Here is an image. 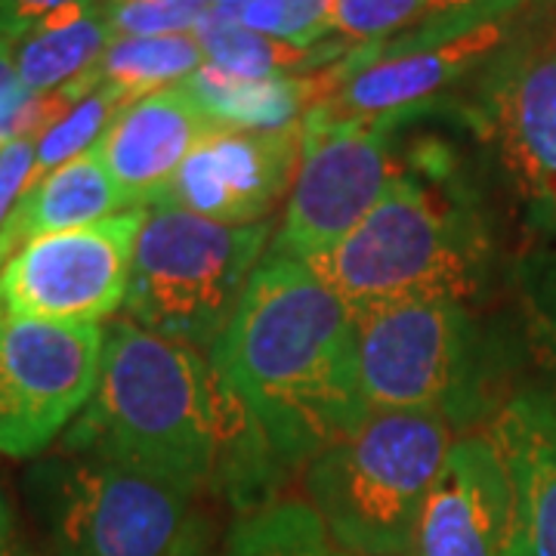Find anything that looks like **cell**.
I'll list each match as a JSON object with an SVG mask.
<instances>
[{
  "instance_id": "6da1fadb",
  "label": "cell",
  "mask_w": 556,
  "mask_h": 556,
  "mask_svg": "<svg viewBox=\"0 0 556 556\" xmlns=\"http://www.w3.org/2000/svg\"><path fill=\"white\" fill-rule=\"evenodd\" d=\"M62 452L124 464L195 497L217 492L241 514L273 501L281 460L211 356L130 318L105 328L97 390Z\"/></svg>"
},
{
  "instance_id": "7a4b0ae2",
  "label": "cell",
  "mask_w": 556,
  "mask_h": 556,
  "mask_svg": "<svg viewBox=\"0 0 556 556\" xmlns=\"http://www.w3.org/2000/svg\"><path fill=\"white\" fill-rule=\"evenodd\" d=\"M211 362L281 467L309 464L371 415L356 318L306 263L276 251L260 260Z\"/></svg>"
},
{
  "instance_id": "3957f363",
  "label": "cell",
  "mask_w": 556,
  "mask_h": 556,
  "mask_svg": "<svg viewBox=\"0 0 556 556\" xmlns=\"http://www.w3.org/2000/svg\"><path fill=\"white\" fill-rule=\"evenodd\" d=\"M492 260L477 201L445 177L399 174L375 211L306 266L362 318L405 303L470 306L492 278Z\"/></svg>"
},
{
  "instance_id": "277c9868",
  "label": "cell",
  "mask_w": 556,
  "mask_h": 556,
  "mask_svg": "<svg viewBox=\"0 0 556 556\" xmlns=\"http://www.w3.org/2000/svg\"><path fill=\"white\" fill-rule=\"evenodd\" d=\"M455 430L420 412H371L306 464V495L340 547L408 556Z\"/></svg>"
},
{
  "instance_id": "5b68a950",
  "label": "cell",
  "mask_w": 556,
  "mask_h": 556,
  "mask_svg": "<svg viewBox=\"0 0 556 556\" xmlns=\"http://www.w3.org/2000/svg\"><path fill=\"white\" fill-rule=\"evenodd\" d=\"M269 219L226 226L177 207H149L124 300L127 318L211 356L269 254Z\"/></svg>"
},
{
  "instance_id": "8992f818",
  "label": "cell",
  "mask_w": 556,
  "mask_h": 556,
  "mask_svg": "<svg viewBox=\"0 0 556 556\" xmlns=\"http://www.w3.org/2000/svg\"><path fill=\"white\" fill-rule=\"evenodd\" d=\"M371 412H420L452 430L492 405V346L464 303H405L356 318Z\"/></svg>"
},
{
  "instance_id": "52a82bcc",
  "label": "cell",
  "mask_w": 556,
  "mask_h": 556,
  "mask_svg": "<svg viewBox=\"0 0 556 556\" xmlns=\"http://www.w3.org/2000/svg\"><path fill=\"white\" fill-rule=\"evenodd\" d=\"M28 492L53 556H167L192 495L93 455L40 460Z\"/></svg>"
},
{
  "instance_id": "ba28073f",
  "label": "cell",
  "mask_w": 556,
  "mask_h": 556,
  "mask_svg": "<svg viewBox=\"0 0 556 556\" xmlns=\"http://www.w3.org/2000/svg\"><path fill=\"white\" fill-rule=\"evenodd\" d=\"M470 124L492 152L522 226L556 241V40L532 31L501 43L477 72Z\"/></svg>"
},
{
  "instance_id": "9c48e42d",
  "label": "cell",
  "mask_w": 556,
  "mask_h": 556,
  "mask_svg": "<svg viewBox=\"0 0 556 556\" xmlns=\"http://www.w3.org/2000/svg\"><path fill=\"white\" fill-rule=\"evenodd\" d=\"M396 121L303 115V152L273 251L300 263L331 251L375 211L399 177L390 149Z\"/></svg>"
},
{
  "instance_id": "30bf717a",
  "label": "cell",
  "mask_w": 556,
  "mask_h": 556,
  "mask_svg": "<svg viewBox=\"0 0 556 556\" xmlns=\"http://www.w3.org/2000/svg\"><path fill=\"white\" fill-rule=\"evenodd\" d=\"M146 207L40 236L0 269V313L56 325H100L127 300Z\"/></svg>"
},
{
  "instance_id": "8fae6325",
  "label": "cell",
  "mask_w": 556,
  "mask_h": 556,
  "mask_svg": "<svg viewBox=\"0 0 556 556\" xmlns=\"http://www.w3.org/2000/svg\"><path fill=\"white\" fill-rule=\"evenodd\" d=\"M100 325H56L0 313V455L38 457L97 390Z\"/></svg>"
},
{
  "instance_id": "7c38bea8",
  "label": "cell",
  "mask_w": 556,
  "mask_h": 556,
  "mask_svg": "<svg viewBox=\"0 0 556 556\" xmlns=\"http://www.w3.org/2000/svg\"><path fill=\"white\" fill-rule=\"evenodd\" d=\"M303 152V118L281 130H217L186 159L149 207L254 226L294 186Z\"/></svg>"
},
{
  "instance_id": "4fadbf2b",
  "label": "cell",
  "mask_w": 556,
  "mask_h": 556,
  "mask_svg": "<svg viewBox=\"0 0 556 556\" xmlns=\"http://www.w3.org/2000/svg\"><path fill=\"white\" fill-rule=\"evenodd\" d=\"M514 495L489 433L457 437L417 517L408 556H507Z\"/></svg>"
},
{
  "instance_id": "5bb4252c",
  "label": "cell",
  "mask_w": 556,
  "mask_h": 556,
  "mask_svg": "<svg viewBox=\"0 0 556 556\" xmlns=\"http://www.w3.org/2000/svg\"><path fill=\"white\" fill-rule=\"evenodd\" d=\"M223 130L186 80L127 102L97 142L127 207H146L167 189L204 139Z\"/></svg>"
},
{
  "instance_id": "9a60e30c",
  "label": "cell",
  "mask_w": 556,
  "mask_h": 556,
  "mask_svg": "<svg viewBox=\"0 0 556 556\" xmlns=\"http://www.w3.org/2000/svg\"><path fill=\"white\" fill-rule=\"evenodd\" d=\"M504 43V25H489L464 38L445 40L427 50L383 53L380 43L368 47V62L358 65L350 78L325 102H318L331 118L396 121L408 109H424L470 72H479L485 60Z\"/></svg>"
},
{
  "instance_id": "2e32d148",
  "label": "cell",
  "mask_w": 556,
  "mask_h": 556,
  "mask_svg": "<svg viewBox=\"0 0 556 556\" xmlns=\"http://www.w3.org/2000/svg\"><path fill=\"white\" fill-rule=\"evenodd\" d=\"M489 439L514 495L507 556H556V396L519 390L504 399Z\"/></svg>"
},
{
  "instance_id": "e0dca14e",
  "label": "cell",
  "mask_w": 556,
  "mask_h": 556,
  "mask_svg": "<svg viewBox=\"0 0 556 556\" xmlns=\"http://www.w3.org/2000/svg\"><path fill=\"white\" fill-rule=\"evenodd\" d=\"M121 211H127V201L109 174L100 149L93 146L90 152L50 170L25 192L0 236V244L13 257L25 241L84 229L115 217Z\"/></svg>"
},
{
  "instance_id": "ac0fdd59",
  "label": "cell",
  "mask_w": 556,
  "mask_h": 556,
  "mask_svg": "<svg viewBox=\"0 0 556 556\" xmlns=\"http://www.w3.org/2000/svg\"><path fill=\"white\" fill-rule=\"evenodd\" d=\"M186 87L223 130H281L298 124V115L313 102L328 100L334 90L328 72L300 78H239L204 62Z\"/></svg>"
},
{
  "instance_id": "d6986e66",
  "label": "cell",
  "mask_w": 556,
  "mask_h": 556,
  "mask_svg": "<svg viewBox=\"0 0 556 556\" xmlns=\"http://www.w3.org/2000/svg\"><path fill=\"white\" fill-rule=\"evenodd\" d=\"M109 7H75L53 22L35 28L13 43V62L20 80L31 93H56L68 84L90 78L100 68L105 50L115 43Z\"/></svg>"
},
{
  "instance_id": "ffe728a7",
  "label": "cell",
  "mask_w": 556,
  "mask_h": 556,
  "mask_svg": "<svg viewBox=\"0 0 556 556\" xmlns=\"http://www.w3.org/2000/svg\"><path fill=\"white\" fill-rule=\"evenodd\" d=\"M199 38L207 62L239 78H300L303 72L325 65L340 56L338 40H325V47H294L285 40L266 38L244 28L232 10L211 7L192 31Z\"/></svg>"
},
{
  "instance_id": "44dd1931",
  "label": "cell",
  "mask_w": 556,
  "mask_h": 556,
  "mask_svg": "<svg viewBox=\"0 0 556 556\" xmlns=\"http://www.w3.org/2000/svg\"><path fill=\"white\" fill-rule=\"evenodd\" d=\"M204 62L207 56L192 31L155 38H115L102 56L97 78L127 105L195 75Z\"/></svg>"
},
{
  "instance_id": "7402d4cb",
  "label": "cell",
  "mask_w": 556,
  "mask_h": 556,
  "mask_svg": "<svg viewBox=\"0 0 556 556\" xmlns=\"http://www.w3.org/2000/svg\"><path fill=\"white\" fill-rule=\"evenodd\" d=\"M229 556H356L340 547L309 501H266L239 514L226 538Z\"/></svg>"
},
{
  "instance_id": "603a6c76",
  "label": "cell",
  "mask_w": 556,
  "mask_h": 556,
  "mask_svg": "<svg viewBox=\"0 0 556 556\" xmlns=\"http://www.w3.org/2000/svg\"><path fill=\"white\" fill-rule=\"evenodd\" d=\"M121 109H124V102L102 84L93 93H87L84 100L75 102L65 118L56 121L50 130H43L35 139V177H31V186L47 177L50 170L62 167L65 161L90 152L102 139V134L109 130V124L115 121Z\"/></svg>"
},
{
  "instance_id": "cb8c5ba5",
  "label": "cell",
  "mask_w": 556,
  "mask_h": 556,
  "mask_svg": "<svg viewBox=\"0 0 556 556\" xmlns=\"http://www.w3.org/2000/svg\"><path fill=\"white\" fill-rule=\"evenodd\" d=\"M541 3V0H439L437 13L412 28L405 38L393 43H380L383 53H408V50H427L445 40L464 38L470 31L504 25L514 13Z\"/></svg>"
},
{
  "instance_id": "d4e9b609",
  "label": "cell",
  "mask_w": 556,
  "mask_h": 556,
  "mask_svg": "<svg viewBox=\"0 0 556 556\" xmlns=\"http://www.w3.org/2000/svg\"><path fill=\"white\" fill-rule=\"evenodd\" d=\"M514 276L529 340L556 380V248L526 254L517 263Z\"/></svg>"
},
{
  "instance_id": "484cf974",
  "label": "cell",
  "mask_w": 556,
  "mask_h": 556,
  "mask_svg": "<svg viewBox=\"0 0 556 556\" xmlns=\"http://www.w3.org/2000/svg\"><path fill=\"white\" fill-rule=\"evenodd\" d=\"M439 0H334L328 13V38L353 43H380L405 25H420L437 13Z\"/></svg>"
},
{
  "instance_id": "4316f807",
  "label": "cell",
  "mask_w": 556,
  "mask_h": 556,
  "mask_svg": "<svg viewBox=\"0 0 556 556\" xmlns=\"http://www.w3.org/2000/svg\"><path fill=\"white\" fill-rule=\"evenodd\" d=\"M334 0H251L232 16L266 38L285 40L294 47H316L328 40V13Z\"/></svg>"
},
{
  "instance_id": "83f0119b",
  "label": "cell",
  "mask_w": 556,
  "mask_h": 556,
  "mask_svg": "<svg viewBox=\"0 0 556 556\" xmlns=\"http://www.w3.org/2000/svg\"><path fill=\"white\" fill-rule=\"evenodd\" d=\"M118 38H155L189 35L201 16L214 7L211 0H115L105 3Z\"/></svg>"
},
{
  "instance_id": "f1b7e54d",
  "label": "cell",
  "mask_w": 556,
  "mask_h": 556,
  "mask_svg": "<svg viewBox=\"0 0 556 556\" xmlns=\"http://www.w3.org/2000/svg\"><path fill=\"white\" fill-rule=\"evenodd\" d=\"M35 177V139H13L0 146V236L20 207Z\"/></svg>"
},
{
  "instance_id": "f546056e",
  "label": "cell",
  "mask_w": 556,
  "mask_h": 556,
  "mask_svg": "<svg viewBox=\"0 0 556 556\" xmlns=\"http://www.w3.org/2000/svg\"><path fill=\"white\" fill-rule=\"evenodd\" d=\"M87 3H93V0H0V28L16 43L40 25L53 22L75 7H87Z\"/></svg>"
},
{
  "instance_id": "4dcf8cb0",
  "label": "cell",
  "mask_w": 556,
  "mask_h": 556,
  "mask_svg": "<svg viewBox=\"0 0 556 556\" xmlns=\"http://www.w3.org/2000/svg\"><path fill=\"white\" fill-rule=\"evenodd\" d=\"M167 556H229V547H219L211 519L189 514Z\"/></svg>"
},
{
  "instance_id": "1f68e13d",
  "label": "cell",
  "mask_w": 556,
  "mask_h": 556,
  "mask_svg": "<svg viewBox=\"0 0 556 556\" xmlns=\"http://www.w3.org/2000/svg\"><path fill=\"white\" fill-rule=\"evenodd\" d=\"M0 556H31L20 541V532H16V510H13L10 497L3 492V485H0Z\"/></svg>"
},
{
  "instance_id": "d6a6232c",
  "label": "cell",
  "mask_w": 556,
  "mask_h": 556,
  "mask_svg": "<svg viewBox=\"0 0 556 556\" xmlns=\"http://www.w3.org/2000/svg\"><path fill=\"white\" fill-rule=\"evenodd\" d=\"M214 7H223V10H239L244 3H251V0H211Z\"/></svg>"
},
{
  "instance_id": "836d02e7",
  "label": "cell",
  "mask_w": 556,
  "mask_h": 556,
  "mask_svg": "<svg viewBox=\"0 0 556 556\" xmlns=\"http://www.w3.org/2000/svg\"><path fill=\"white\" fill-rule=\"evenodd\" d=\"M7 50H13V38L0 28V53H7Z\"/></svg>"
},
{
  "instance_id": "e575fe53",
  "label": "cell",
  "mask_w": 556,
  "mask_h": 556,
  "mask_svg": "<svg viewBox=\"0 0 556 556\" xmlns=\"http://www.w3.org/2000/svg\"><path fill=\"white\" fill-rule=\"evenodd\" d=\"M7 260H10V251H7V248H0V269H3V263H7Z\"/></svg>"
},
{
  "instance_id": "d590c367",
  "label": "cell",
  "mask_w": 556,
  "mask_h": 556,
  "mask_svg": "<svg viewBox=\"0 0 556 556\" xmlns=\"http://www.w3.org/2000/svg\"><path fill=\"white\" fill-rule=\"evenodd\" d=\"M551 35H554V40H556V25H554V28H551Z\"/></svg>"
},
{
  "instance_id": "8d00e7d4",
  "label": "cell",
  "mask_w": 556,
  "mask_h": 556,
  "mask_svg": "<svg viewBox=\"0 0 556 556\" xmlns=\"http://www.w3.org/2000/svg\"><path fill=\"white\" fill-rule=\"evenodd\" d=\"M109 3H115V0H109Z\"/></svg>"
}]
</instances>
